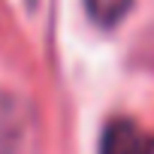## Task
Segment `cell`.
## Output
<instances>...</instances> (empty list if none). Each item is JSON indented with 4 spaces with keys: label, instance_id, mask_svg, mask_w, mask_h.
<instances>
[{
    "label": "cell",
    "instance_id": "6da1fadb",
    "mask_svg": "<svg viewBox=\"0 0 154 154\" xmlns=\"http://www.w3.org/2000/svg\"><path fill=\"white\" fill-rule=\"evenodd\" d=\"M36 142V115L27 100L0 91V154H30Z\"/></svg>",
    "mask_w": 154,
    "mask_h": 154
},
{
    "label": "cell",
    "instance_id": "7a4b0ae2",
    "mask_svg": "<svg viewBox=\"0 0 154 154\" xmlns=\"http://www.w3.org/2000/svg\"><path fill=\"white\" fill-rule=\"evenodd\" d=\"M151 151H154L151 136H145L130 118H115L106 124L97 154H151Z\"/></svg>",
    "mask_w": 154,
    "mask_h": 154
},
{
    "label": "cell",
    "instance_id": "3957f363",
    "mask_svg": "<svg viewBox=\"0 0 154 154\" xmlns=\"http://www.w3.org/2000/svg\"><path fill=\"white\" fill-rule=\"evenodd\" d=\"M82 3H85V12H88V18L94 24H100V27H118L127 18V12L133 9L136 0H82Z\"/></svg>",
    "mask_w": 154,
    "mask_h": 154
}]
</instances>
